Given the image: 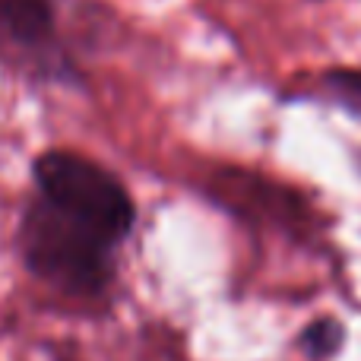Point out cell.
I'll return each mask as SVG.
<instances>
[{
	"instance_id": "6da1fadb",
	"label": "cell",
	"mask_w": 361,
	"mask_h": 361,
	"mask_svg": "<svg viewBox=\"0 0 361 361\" xmlns=\"http://www.w3.org/2000/svg\"><path fill=\"white\" fill-rule=\"evenodd\" d=\"M133 225L137 203L108 165L73 149H48L32 162L19 254L38 282L80 298L105 295Z\"/></svg>"
},
{
	"instance_id": "7a4b0ae2",
	"label": "cell",
	"mask_w": 361,
	"mask_h": 361,
	"mask_svg": "<svg viewBox=\"0 0 361 361\" xmlns=\"http://www.w3.org/2000/svg\"><path fill=\"white\" fill-rule=\"evenodd\" d=\"M0 57L42 80H70L54 0H0Z\"/></svg>"
},
{
	"instance_id": "3957f363",
	"label": "cell",
	"mask_w": 361,
	"mask_h": 361,
	"mask_svg": "<svg viewBox=\"0 0 361 361\" xmlns=\"http://www.w3.org/2000/svg\"><path fill=\"white\" fill-rule=\"evenodd\" d=\"M343 343H345V326L339 324L336 317H326V314L317 317V320H311L298 336L301 352L314 361H326V358L339 355Z\"/></svg>"
},
{
	"instance_id": "277c9868",
	"label": "cell",
	"mask_w": 361,
	"mask_h": 361,
	"mask_svg": "<svg viewBox=\"0 0 361 361\" xmlns=\"http://www.w3.org/2000/svg\"><path fill=\"white\" fill-rule=\"evenodd\" d=\"M324 92L333 105L345 108L352 118H361V67H336L324 76Z\"/></svg>"
}]
</instances>
